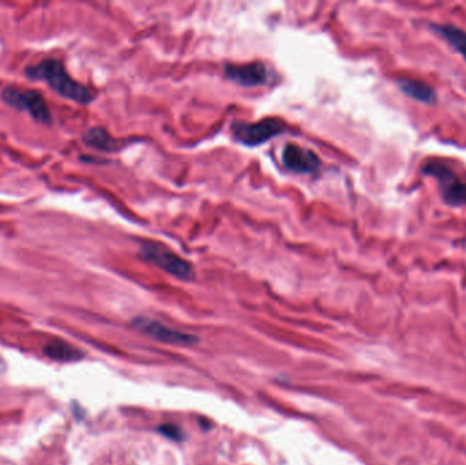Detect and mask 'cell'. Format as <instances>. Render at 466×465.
Wrapping results in <instances>:
<instances>
[{
	"instance_id": "5b68a950",
	"label": "cell",
	"mask_w": 466,
	"mask_h": 465,
	"mask_svg": "<svg viewBox=\"0 0 466 465\" xmlns=\"http://www.w3.org/2000/svg\"><path fill=\"white\" fill-rule=\"evenodd\" d=\"M286 126L280 119H264L256 123L234 122L232 134L236 141L246 146H259L271 138L285 133Z\"/></svg>"
},
{
	"instance_id": "7c38bea8",
	"label": "cell",
	"mask_w": 466,
	"mask_h": 465,
	"mask_svg": "<svg viewBox=\"0 0 466 465\" xmlns=\"http://www.w3.org/2000/svg\"><path fill=\"white\" fill-rule=\"evenodd\" d=\"M44 351H45L47 356H50L55 360H60V362H72V360H78L82 358V352L80 349L74 348L72 346H70L68 343H63V341L50 343Z\"/></svg>"
},
{
	"instance_id": "8992f818",
	"label": "cell",
	"mask_w": 466,
	"mask_h": 465,
	"mask_svg": "<svg viewBox=\"0 0 466 465\" xmlns=\"http://www.w3.org/2000/svg\"><path fill=\"white\" fill-rule=\"evenodd\" d=\"M133 325L136 329H139L141 332L153 337L154 340H158V341L167 343V344H172V346H191V344L198 341V338L194 337L193 334L175 331V329L166 326V325H163V324H160L154 319L146 318V316L135 318L133 321Z\"/></svg>"
},
{
	"instance_id": "277c9868",
	"label": "cell",
	"mask_w": 466,
	"mask_h": 465,
	"mask_svg": "<svg viewBox=\"0 0 466 465\" xmlns=\"http://www.w3.org/2000/svg\"><path fill=\"white\" fill-rule=\"evenodd\" d=\"M1 101L18 111H23L43 124L52 123V115L47 101L37 90H19L14 86H7L1 92Z\"/></svg>"
},
{
	"instance_id": "6da1fadb",
	"label": "cell",
	"mask_w": 466,
	"mask_h": 465,
	"mask_svg": "<svg viewBox=\"0 0 466 465\" xmlns=\"http://www.w3.org/2000/svg\"><path fill=\"white\" fill-rule=\"evenodd\" d=\"M26 75L33 81H44L59 96L78 104L94 100V93L82 83L71 78L65 65L58 59H45L36 66L26 68Z\"/></svg>"
},
{
	"instance_id": "9c48e42d",
	"label": "cell",
	"mask_w": 466,
	"mask_h": 465,
	"mask_svg": "<svg viewBox=\"0 0 466 465\" xmlns=\"http://www.w3.org/2000/svg\"><path fill=\"white\" fill-rule=\"evenodd\" d=\"M397 86L405 96L426 105H433L438 99L436 92L428 83L418 81L415 78L401 77L397 80Z\"/></svg>"
},
{
	"instance_id": "30bf717a",
	"label": "cell",
	"mask_w": 466,
	"mask_h": 465,
	"mask_svg": "<svg viewBox=\"0 0 466 465\" xmlns=\"http://www.w3.org/2000/svg\"><path fill=\"white\" fill-rule=\"evenodd\" d=\"M430 28L448 41L450 47L458 52L466 62V32L464 29L451 23H431Z\"/></svg>"
},
{
	"instance_id": "52a82bcc",
	"label": "cell",
	"mask_w": 466,
	"mask_h": 465,
	"mask_svg": "<svg viewBox=\"0 0 466 465\" xmlns=\"http://www.w3.org/2000/svg\"><path fill=\"white\" fill-rule=\"evenodd\" d=\"M283 164L293 173H314L320 168V159L313 150L305 149L295 144H288L283 149Z\"/></svg>"
},
{
	"instance_id": "ba28073f",
	"label": "cell",
	"mask_w": 466,
	"mask_h": 465,
	"mask_svg": "<svg viewBox=\"0 0 466 465\" xmlns=\"http://www.w3.org/2000/svg\"><path fill=\"white\" fill-rule=\"evenodd\" d=\"M225 75L228 80L246 87L264 85L269 80L267 67L261 62L242 65V66L228 65L225 67Z\"/></svg>"
},
{
	"instance_id": "8fae6325",
	"label": "cell",
	"mask_w": 466,
	"mask_h": 465,
	"mask_svg": "<svg viewBox=\"0 0 466 465\" xmlns=\"http://www.w3.org/2000/svg\"><path fill=\"white\" fill-rule=\"evenodd\" d=\"M85 145L93 149L102 150V151H112L121 146V142L114 139L109 133L102 127H93L89 129L84 134Z\"/></svg>"
},
{
	"instance_id": "7a4b0ae2",
	"label": "cell",
	"mask_w": 466,
	"mask_h": 465,
	"mask_svg": "<svg viewBox=\"0 0 466 465\" xmlns=\"http://www.w3.org/2000/svg\"><path fill=\"white\" fill-rule=\"evenodd\" d=\"M139 257L179 280L191 282L195 277V272L191 264L160 243L143 242L139 249Z\"/></svg>"
},
{
	"instance_id": "3957f363",
	"label": "cell",
	"mask_w": 466,
	"mask_h": 465,
	"mask_svg": "<svg viewBox=\"0 0 466 465\" xmlns=\"http://www.w3.org/2000/svg\"><path fill=\"white\" fill-rule=\"evenodd\" d=\"M423 173L438 182L442 198L449 206H466V182L449 166L430 161L423 166Z\"/></svg>"
},
{
	"instance_id": "4fadbf2b",
	"label": "cell",
	"mask_w": 466,
	"mask_h": 465,
	"mask_svg": "<svg viewBox=\"0 0 466 465\" xmlns=\"http://www.w3.org/2000/svg\"><path fill=\"white\" fill-rule=\"evenodd\" d=\"M158 432L168 437L169 439H173V441H182L184 438L183 432L175 424H169V423L163 424V426H160Z\"/></svg>"
}]
</instances>
